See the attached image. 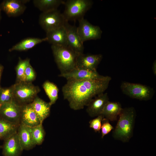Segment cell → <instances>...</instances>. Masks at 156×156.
<instances>
[{
  "label": "cell",
  "mask_w": 156,
  "mask_h": 156,
  "mask_svg": "<svg viewBox=\"0 0 156 156\" xmlns=\"http://www.w3.org/2000/svg\"><path fill=\"white\" fill-rule=\"evenodd\" d=\"M111 79L106 76L99 79L67 80L62 89L64 99L68 101L71 109H83L94 97L104 93Z\"/></svg>",
  "instance_id": "6da1fadb"
},
{
  "label": "cell",
  "mask_w": 156,
  "mask_h": 156,
  "mask_svg": "<svg viewBox=\"0 0 156 156\" xmlns=\"http://www.w3.org/2000/svg\"><path fill=\"white\" fill-rule=\"evenodd\" d=\"M119 116L112 136L116 140L124 142H127L133 135L136 111L133 107L122 108Z\"/></svg>",
  "instance_id": "7a4b0ae2"
},
{
  "label": "cell",
  "mask_w": 156,
  "mask_h": 156,
  "mask_svg": "<svg viewBox=\"0 0 156 156\" xmlns=\"http://www.w3.org/2000/svg\"><path fill=\"white\" fill-rule=\"evenodd\" d=\"M51 48L55 62L60 73L76 68L78 54L68 46L52 45Z\"/></svg>",
  "instance_id": "3957f363"
},
{
  "label": "cell",
  "mask_w": 156,
  "mask_h": 156,
  "mask_svg": "<svg viewBox=\"0 0 156 156\" xmlns=\"http://www.w3.org/2000/svg\"><path fill=\"white\" fill-rule=\"evenodd\" d=\"M93 4L90 0H68L64 4L65 9L62 13L66 20L74 21L84 18L86 13Z\"/></svg>",
  "instance_id": "277c9868"
},
{
  "label": "cell",
  "mask_w": 156,
  "mask_h": 156,
  "mask_svg": "<svg viewBox=\"0 0 156 156\" xmlns=\"http://www.w3.org/2000/svg\"><path fill=\"white\" fill-rule=\"evenodd\" d=\"M124 94L130 98L141 101H148L153 97L155 91L153 89L141 84L123 81L120 86Z\"/></svg>",
  "instance_id": "5b68a950"
},
{
  "label": "cell",
  "mask_w": 156,
  "mask_h": 156,
  "mask_svg": "<svg viewBox=\"0 0 156 156\" xmlns=\"http://www.w3.org/2000/svg\"><path fill=\"white\" fill-rule=\"evenodd\" d=\"M13 86L14 100L21 105L31 102L40 91L39 88L31 82H16Z\"/></svg>",
  "instance_id": "8992f818"
},
{
  "label": "cell",
  "mask_w": 156,
  "mask_h": 156,
  "mask_svg": "<svg viewBox=\"0 0 156 156\" xmlns=\"http://www.w3.org/2000/svg\"><path fill=\"white\" fill-rule=\"evenodd\" d=\"M66 21L62 13L57 9L42 12L39 19V24L46 33L64 26Z\"/></svg>",
  "instance_id": "52a82bcc"
},
{
  "label": "cell",
  "mask_w": 156,
  "mask_h": 156,
  "mask_svg": "<svg viewBox=\"0 0 156 156\" xmlns=\"http://www.w3.org/2000/svg\"><path fill=\"white\" fill-rule=\"evenodd\" d=\"M22 105L14 100L3 104L0 107V117L19 125Z\"/></svg>",
  "instance_id": "ba28073f"
},
{
  "label": "cell",
  "mask_w": 156,
  "mask_h": 156,
  "mask_svg": "<svg viewBox=\"0 0 156 156\" xmlns=\"http://www.w3.org/2000/svg\"><path fill=\"white\" fill-rule=\"evenodd\" d=\"M78 21L79 24L77 27V31L83 43L86 41L101 38L102 31L99 26L92 25L84 18L79 20Z\"/></svg>",
  "instance_id": "9c48e42d"
},
{
  "label": "cell",
  "mask_w": 156,
  "mask_h": 156,
  "mask_svg": "<svg viewBox=\"0 0 156 156\" xmlns=\"http://www.w3.org/2000/svg\"><path fill=\"white\" fill-rule=\"evenodd\" d=\"M59 76L67 80H83L99 79L105 76L99 74L97 70L76 68L67 72L60 73Z\"/></svg>",
  "instance_id": "30bf717a"
},
{
  "label": "cell",
  "mask_w": 156,
  "mask_h": 156,
  "mask_svg": "<svg viewBox=\"0 0 156 156\" xmlns=\"http://www.w3.org/2000/svg\"><path fill=\"white\" fill-rule=\"evenodd\" d=\"M67 32V46L79 54L83 53L84 47L78 35L77 27L66 21L64 25Z\"/></svg>",
  "instance_id": "8fae6325"
},
{
  "label": "cell",
  "mask_w": 156,
  "mask_h": 156,
  "mask_svg": "<svg viewBox=\"0 0 156 156\" xmlns=\"http://www.w3.org/2000/svg\"><path fill=\"white\" fill-rule=\"evenodd\" d=\"M102 58L101 54H79L77 58L76 68L97 70L98 66Z\"/></svg>",
  "instance_id": "7c38bea8"
},
{
  "label": "cell",
  "mask_w": 156,
  "mask_h": 156,
  "mask_svg": "<svg viewBox=\"0 0 156 156\" xmlns=\"http://www.w3.org/2000/svg\"><path fill=\"white\" fill-rule=\"evenodd\" d=\"M29 0H6L1 5V8L10 17H16L22 14L26 8L25 4Z\"/></svg>",
  "instance_id": "4fadbf2b"
},
{
  "label": "cell",
  "mask_w": 156,
  "mask_h": 156,
  "mask_svg": "<svg viewBox=\"0 0 156 156\" xmlns=\"http://www.w3.org/2000/svg\"><path fill=\"white\" fill-rule=\"evenodd\" d=\"M109 101L107 93L99 94L93 98L86 106V111L91 117L100 115L106 103Z\"/></svg>",
  "instance_id": "5bb4252c"
},
{
  "label": "cell",
  "mask_w": 156,
  "mask_h": 156,
  "mask_svg": "<svg viewBox=\"0 0 156 156\" xmlns=\"http://www.w3.org/2000/svg\"><path fill=\"white\" fill-rule=\"evenodd\" d=\"M4 140L2 153L4 156H20L23 149L21 145L17 132Z\"/></svg>",
  "instance_id": "9a60e30c"
},
{
  "label": "cell",
  "mask_w": 156,
  "mask_h": 156,
  "mask_svg": "<svg viewBox=\"0 0 156 156\" xmlns=\"http://www.w3.org/2000/svg\"><path fill=\"white\" fill-rule=\"evenodd\" d=\"M21 122V123L30 127L42 124L30 103L23 105Z\"/></svg>",
  "instance_id": "2e32d148"
},
{
  "label": "cell",
  "mask_w": 156,
  "mask_h": 156,
  "mask_svg": "<svg viewBox=\"0 0 156 156\" xmlns=\"http://www.w3.org/2000/svg\"><path fill=\"white\" fill-rule=\"evenodd\" d=\"M46 38L52 45L67 46V32L64 25L46 32Z\"/></svg>",
  "instance_id": "e0dca14e"
},
{
  "label": "cell",
  "mask_w": 156,
  "mask_h": 156,
  "mask_svg": "<svg viewBox=\"0 0 156 156\" xmlns=\"http://www.w3.org/2000/svg\"><path fill=\"white\" fill-rule=\"evenodd\" d=\"M30 103L42 123L49 115L51 105L37 96Z\"/></svg>",
  "instance_id": "ac0fdd59"
},
{
  "label": "cell",
  "mask_w": 156,
  "mask_h": 156,
  "mask_svg": "<svg viewBox=\"0 0 156 156\" xmlns=\"http://www.w3.org/2000/svg\"><path fill=\"white\" fill-rule=\"evenodd\" d=\"M17 133L23 150L31 149L36 145L32 137L30 127L21 123L19 126Z\"/></svg>",
  "instance_id": "d6986e66"
},
{
  "label": "cell",
  "mask_w": 156,
  "mask_h": 156,
  "mask_svg": "<svg viewBox=\"0 0 156 156\" xmlns=\"http://www.w3.org/2000/svg\"><path fill=\"white\" fill-rule=\"evenodd\" d=\"M122 108L119 102L109 101L105 105L101 114L109 121H114L117 120Z\"/></svg>",
  "instance_id": "ffe728a7"
},
{
  "label": "cell",
  "mask_w": 156,
  "mask_h": 156,
  "mask_svg": "<svg viewBox=\"0 0 156 156\" xmlns=\"http://www.w3.org/2000/svg\"><path fill=\"white\" fill-rule=\"evenodd\" d=\"M47 41L46 37L42 38L31 37L27 38L13 46L9 49V51H27L33 48L37 44Z\"/></svg>",
  "instance_id": "44dd1931"
},
{
  "label": "cell",
  "mask_w": 156,
  "mask_h": 156,
  "mask_svg": "<svg viewBox=\"0 0 156 156\" xmlns=\"http://www.w3.org/2000/svg\"><path fill=\"white\" fill-rule=\"evenodd\" d=\"M34 5L42 12L57 9L61 5L64 3L62 0H34Z\"/></svg>",
  "instance_id": "7402d4cb"
},
{
  "label": "cell",
  "mask_w": 156,
  "mask_h": 156,
  "mask_svg": "<svg viewBox=\"0 0 156 156\" xmlns=\"http://www.w3.org/2000/svg\"><path fill=\"white\" fill-rule=\"evenodd\" d=\"M19 125L0 117V139L5 140L17 133Z\"/></svg>",
  "instance_id": "603a6c76"
},
{
  "label": "cell",
  "mask_w": 156,
  "mask_h": 156,
  "mask_svg": "<svg viewBox=\"0 0 156 156\" xmlns=\"http://www.w3.org/2000/svg\"><path fill=\"white\" fill-rule=\"evenodd\" d=\"M43 88L51 105L55 103L58 98L59 89L57 86L53 83L49 81H45L42 85Z\"/></svg>",
  "instance_id": "cb8c5ba5"
},
{
  "label": "cell",
  "mask_w": 156,
  "mask_h": 156,
  "mask_svg": "<svg viewBox=\"0 0 156 156\" xmlns=\"http://www.w3.org/2000/svg\"><path fill=\"white\" fill-rule=\"evenodd\" d=\"M30 130L33 141L35 144H41L44 140L45 135L42 124L30 127Z\"/></svg>",
  "instance_id": "d4e9b609"
},
{
  "label": "cell",
  "mask_w": 156,
  "mask_h": 156,
  "mask_svg": "<svg viewBox=\"0 0 156 156\" xmlns=\"http://www.w3.org/2000/svg\"><path fill=\"white\" fill-rule=\"evenodd\" d=\"M29 63V59L22 60L19 58V60L16 68L17 82H25V71L26 67Z\"/></svg>",
  "instance_id": "484cf974"
},
{
  "label": "cell",
  "mask_w": 156,
  "mask_h": 156,
  "mask_svg": "<svg viewBox=\"0 0 156 156\" xmlns=\"http://www.w3.org/2000/svg\"><path fill=\"white\" fill-rule=\"evenodd\" d=\"M14 100L13 85L9 88L0 89V107L5 103Z\"/></svg>",
  "instance_id": "4316f807"
},
{
  "label": "cell",
  "mask_w": 156,
  "mask_h": 156,
  "mask_svg": "<svg viewBox=\"0 0 156 156\" xmlns=\"http://www.w3.org/2000/svg\"><path fill=\"white\" fill-rule=\"evenodd\" d=\"M114 127L109 122V120L107 118H104L102 120L101 130V138L103 137L109 133Z\"/></svg>",
  "instance_id": "83f0119b"
},
{
  "label": "cell",
  "mask_w": 156,
  "mask_h": 156,
  "mask_svg": "<svg viewBox=\"0 0 156 156\" xmlns=\"http://www.w3.org/2000/svg\"><path fill=\"white\" fill-rule=\"evenodd\" d=\"M104 116L101 114L97 116V117L89 122V126L92 128L96 132H100L101 129V122Z\"/></svg>",
  "instance_id": "f1b7e54d"
},
{
  "label": "cell",
  "mask_w": 156,
  "mask_h": 156,
  "mask_svg": "<svg viewBox=\"0 0 156 156\" xmlns=\"http://www.w3.org/2000/svg\"><path fill=\"white\" fill-rule=\"evenodd\" d=\"M25 82H31L36 78L35 73L30 63L25 69Z\"/></svg>",
  "instance_id": "f546056e"
},
{
  "label": "cell",
  "mask_w": 156,
  "mask_h": 156,
  "mask_svg": "<svg viewBox=\"0 0 156 156\" xmlns=\"http://www.w3.org/2000/svg\"><path fill=\"white\" fill-rule=\"evenodd\" d=\"M152 70L153 74L155 75H156V61H155L153 63L152 66Z\"/></svg>",
  "instance_id": "4dcf8cb0"
},
{
  "label": "cell",
  "mask_w": 156,
  "mask_h": 156,
  "mask_svg": "<svg viewBox=\"0 0 156 156\" xmlns=\"http://www.w3.org/2000/svg\"><path fill=\"white\" fill-rule=\"evenodd\" d=\"M3 66L1 65H0V80L1 77V73L2 71L3 70Z\"/></svg>",
  "instance_id": "1f68e13d"
},
{
  "label": "cell",
  "mask_w": 156,
  "mask_h": 156,
  "mask_svg": "<svg viewBox=\"0 0 156 156\" xmlns=\"http://www.w3.org/2000/svg\"><path fill=\"white\" fill-rule=\"evenodd\" d=\"M1 18V14H0V20Z\"/></svg>",
  "instance_id": "d6a6232c"
}]
</instances>
